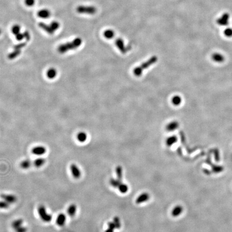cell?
I'll list each match as a JSON object with an SVG mask.
<instances>
[{"label":"cell","mask_w":232,"mask_h":232,"mask_svg":"<svg viewBox=\"0 0 232 232\" xmlns=\"http://www.w3.org/2000/svg\"><path fill=\"white\" fill-rule=\"evenodd\" d=\"M77 139L80 143H84L87 139V134L86 132H80L77 134Z\"/></svg>","instance_id":"cell-23"},{"label":"cell","mask_w":232,"mask_h":232,"mask_svg":"<svg viewBox=\"0 0 232 232\" xmlns=\"http://www.w3.org/2000/svg\"><path fill=\"white\" fill-rule=\"evenodd\" d=\"M23 220L22 219H18L14 220L11 223V227L14 230L23 226Z\"/></svg>","instance_id":"cell-22"},{"label":"cell","mask_w":232,"mask_h":232,"mask_svg":"<svg viewBox=\"0 0 232 232\" xmlns=\"http://www.w3.org/2000/svg\"><path fill=\"white\" fill-rule=\"evenodd\" d=\"M50 25L54 31H56L60 28V23L57 21H53L50 24Z\"/></svg>","instance_id":"cell-31"},{"label":"cell","mask_w":232,"mask_h":232,"mask_svg":"<svg viewBox=\"0 0 232 232\" xmlns=\"http://www.w3.org/2000/svg\"><path fill=\"white\" fill-rule=\"evenodd\" d=\"M179 123L178 121H174L169 123L166 126V130L169 132H173L179 128Z\"/></svg>","instance_id":"cell-13"},{"label":"cell","mask_w":232,"mask_h":232,"mask_svg":"<svg viewBox=\"0 0 232 232\" xmlns=\"http://www.w3.org/2000/svg\"><path fill=\"white\" fill-rule=\"evenodd\" d=\"M31 165V162L29 160H25L22 161L20 163V167L23 169H29Z\"/></svg>","instance_id":"cell-26"},{"label":"cell","mask_w":232,"mask_h":232,"mask_svg":"<svg viewBox=\"0 0 232 232\" xmlns=\"http://www.w3.org/2000/svg\"><path fill=\"white\" fill-rule=\"evenodd\" d=\"M104 37L107 39H112L115 36V33L113 30L107 29L103 33Z\"/></svg>","instance_id":"cell-20"},{"label":"cell","mask_w":232,"mask_h":232,"mask_svg":"<svg viewBox=\"0 0 232 232\" xmlns=\"http://www.w3.org/2000/svg\"><path fill=\"white\" fill-rule=\"evenodd\" d=\"M115 45L122 53L125 54L126 53L127 47L125 46L124 40L121 38H118L116 39L115 40Z\"/></svg>","instance_id":"cell-6"},{"label":"cell","mask_w":232,"mask_h":232,"mask_svg":"<svg viewBox=\"0 0 232 232\" xmlns=\"http://www.w3.org/2000/svg\"><path fill=\"white\" fill-rule=\"evenodd\" d=\"M10 204L8 203L5 200L0 201V209H7L9 207Z\"/></svg>","instance_id":"cell-30"},{"label":"cell","mask_w":232,"mask_h":232,"mask_svg":"<svg viewBox=\"0 0 232 232\" xmlns=\"http://www.w3.org/2000/svg\"><path fill=\"white\" fill-rule=\"evenodd\" d=\"M229 15L228 13H225L222 15L220 18H218L217 22L219 25L225 26L229 24Z\"/></svg>","instance_id":"cell-10"},{"label":"cell","mask_w":232,"mask_h":232,"mask_svg":"<svg viewBox=\"0 0 232 232\" xmlns=\"http://www.w3.org/2000/svg\"><path fill=\"white\" fill-rule=\"evenodd\" d=\"M110 184L112 186H114V188H118V186L120 185V184L121 183V181H120V180L119 179H111L110 180Z\"/></svg>","instance_id":"cell-29"},{"label":"cell","mask_w":232,"mask_h":232,"mask_svg":"<svg viewBox=\"0 0 232 232\" xmlns=\"http://www.w3.org/2000/svg\"><path fill=\"white\" fill-rule=\"evenodd\" d=\"M116 171H117V174L118 176V178L119 179H121L122 178V169H121V167H117Z\"/></svg>","instance_id":"cell-36"},{"label":"cell","mask_w":232,"mask_h":232,"mask_svg":"<svg viewBox=\"0 0 232 232\" xmlns=\"http://www.w3.org/2000/svg\"><path fill=\"white\" fill-rule=\"evenodd\" d=\"M23 33H24V38H25V39L27 41L30 40V38H31V36H30V35L29 32H28V31H26L24 32Z\"/></svg>","instance_id":"cell-37"},{"label":"cell","mask_w":232,"mask_h":232,"mask_svg":"<svg viewBox=\"0 0 232 232\" xmlns=\"http://www.w3.org/2000/svg\"><path fill=\"white\" fill-rule=\"evenodd\" d=\"M157 57H153L150 59L146 62H144L143 64H141L139 67L135 68L133 71L134 74L136 76H139L142 75L143 72L146 68H148L151 65L155 64L157 61Z\"/></svg>","instance_id":"cell-2"},{"label":"cell","mask_w":232,"mask_h":232,"mask_svg":"<svg viewBox=\"0 0 232 232\" xmlns=\"http://www.w3.org/2000/svg\"><path fill=\"white\" fill-rule=\"evenodd\" d=\"M16 39L18 40V41H21V40L23 39L24 38V33H19L17 35H16Z\"/></svg>","instance_id":"cell-35"},{"label":"cell","mask_w":232,"mask_h":232,"mask_svg":"<svg viewBox=\"0 0 232 232\" xmlns=\"http://www.w3.org/2000/svg\"><path fill=\"white\" fill-rule=\"evenodd\" d=\"M66 222V216L64 213H60L57 215L56 219V224L60 227H62L65 225Z\"/></svg>","instance_id":"cell-14"},{"label":"cell","mask_w":232,"mask_h":232,"mask_svg":"<svg viewBox=\"0 0 232 232\" xmlns=\"http://www.w3.org/2000/svg\"><path fill=\"white\" fill-rule=\"evenodd\" d=\"M96 8L93 6H79L76 8V11L81 14L93 15L96 13Z\"/></svg>","instance_id":"cell-3"},{"label":"cell","mask_w":232,"mask_h":232,"mask_svg":"<svg viewBox=\"0 0 232 232\" xmlns=\"http://www.w3.org/2000/svg\"><path fill=\"white\" fill-rule=\"evenodd\" d=\"M183 212V208L181 205L176 206L172 211V215L174 217H178Z\"/></svg>","instance_id":"cell-17"},{"label":"cell","mask_w":232,"mask_h":232,"mask_svg":"<svg viewBox=\"0 0 232 232\" xmlns=\"http://www.w3.org/2000/svg\"><path fill=\"white\" fill-rule=\"evenodd\" d=\"M82 44V40L81 38H76L71 42L61 44L57 48L58 52L61 54L67 53L68 51L74 50L79 48Z\"/></svg>","instance_id":"cell-1"},{"label":"cell","mask_w":232,"mask_h":232,"mask_svg":"<svg viewBox=\"0 0 232 232\" xmlns=\"http://www.w3.org/2000/svg\"><path fill=\"white\" fill-rule=\"evenodd\" d=\"M47 76L48 79H54L57 75V71L54 68H51L47 71Z\"/></svg>","instance_id":"cell-21"},{"label":"cell","mask_w":232,"mask_h":232,"mask_svg":"<svg viewBox=\"0 0 232 232\" xmlns=\"http://www.w3.org/2000/svg\"><path fill=\"white\" fill-rule=\"evenodd\" d=\"M15 231L16 232H26L28 231V229L25 226H21L20 227L15 229Z\"/></svg>","instance_id":"cell-34"},{"label":"cell","mask_w":232,"mask_h":232,"mask_svg":"<svg viewBox=\"0 0 232 232\" xmlns=\"http://www.w3.org/2000/svg\"><path fill=\"white\" fill-rule=\"evenodd\" d=\"M26 45V43H20L19 44H17L15 45L14 47V51L11 52L10 53L8 54V58L10 60L14 59L15 58L19 56V55L21 53V48H23L24 47H25Z\"/></svg>","instance_id":"cell-5"},{"label":"cell","mask_w":232,"mask_h":232,"mask_svg":"<svg viewBox=\"0 0 232 232\" xmlns=\"http://www.w3.org/2000/svg\"><path fill=\"white\" fill-rule=\"evenodd\" d=\"M150 195L148 193H141L136 199V203L137 204L144 203L150 199Z\"/></svg>","instance_id":"cell-9"},{"label":"cell","mask_w":232,"mask_h":232,"mask_svg":"<svg viewBox=\"0 0 232 232\" xmlns=\"http://www.w3.org/2000/svg\"><path fill=\"white\" fill-rule=\"evenodd\" d=\"M182 97L179 95H176L172 98V103L175 106H179L182 103Z\"/></svg>","instance_id":"cell-24"},{"label":"cell","mask_w":232,"mask_h":232,"mask_svg":"<svg viewBox=\"0 0 232 232\" xmlns=\"http://www.w3.org/2000/svg\"><path fill=\"white\" fill-rule=\"evenodd\" d=\"M71 175L75 179H79L81 177V172L79 167L75 164H71L70 166Z\"/></svg>","instance_id":"cell-7"},{"label":"cell","mask_w":232,"mask_h":232,"mask_svg":"<svg viewBox=\"0 0 232 232\" xmlns=\"http://www.w3.org/2000/svg\"><path fill=\"white\" fill-rule=\"evenodd\" d=\"M46 152V149L45 147L42 146H37L33 148L32 150V154L34 155H38V156H41L43 155Z\"/></svg>","instance_id":"cell-11"},{"label":"cell","mask_w":232,"mask_h":232,"mask_svg":"<svg viewBox=\"0 0 232 232\" xmlns=\"http://www.w3.org/2000/svg\"><path fill=\"white\" fill-rule=\"evenodd\" d=\"M1 32H2V31H1V30L0 29V35L1 34Z\"/></svg>","instance_id":"cell-39"},{"label":"cell","mask_w":232,"mask_h":232,"mask_svg":"<svg viewBox=\"0 0 232 232\" xmlns=\"http://www.w3.org/2000/svg\"><path fill=\"white\" fill-rule=\"evenodd\" d=\"M20 30H21V26L17 24L12 26L11 28V32L15 36L19 33H20Z\"/></svg>","instance_id":"cell-28"},{"label":"cell","mask_w":232,"mask_h":232,"mask_svg":"<svg viewBox=\"0 0 232 232\" xmlns=\"http://www.w3.org/2000/svg\"><path fill=\"white\" fill-rule=\"evenodd\" d=\"M177 141V138L175 136H170L166 140V144L168 147H171Z\"/></svg>","instance_id":"cell-18"},{"label":"cell","mask_w":232,"mask_h":232,"mask_svg":"<svg viewBox=\"0 0 232 232\" xmlns=\"http://www.w3.org/2000/svg\"><path fill=\"white\" fill-rule=\"evenodd\" d=\"M1 197L3 200H5L6 202H7L10 204L16 203L17 200L16 196H15L14 195H11V194L3 193L1 195Z\"/></svg>","instance_id":"cell-8"},{"label":"cell","mask_w":232,"mask_h":232,"mask_svg":"<svg viewBox=\"0 0 232 232\" xmlns=\"http://www.w3.org/2000/svg\"><path fill=\"white\" fill-rule=\"evenodd\" d=\"M212 59L214 62L217 63H222L225 60L224 56L219 53H214L212 55Z\"/></svg>","instance_id":"cell-16"},{"label":"cell","mask_w":232,"mask_h":232,"mask_svg":"<svg viewBox=\"0 0 232 232\" xmlns=\"http://www.w3.org/2000/svg\"><path fill=\"white\" fill-rule=\"evenodd\" d=\"M46 162V160L44 158H38L35 161L33 162L34 166L37 168H39L42 166H43L44 164H45Z\"/></svg>","instance_id":"cell-25"},{"label":"cell","mask_w":232,"mask_h":232,"mask_svg":"<svg viewBox=\"0 0 232 232\" xmlns=\"http://www.w3.org/2000/svg\"><path fill=\"white\" fill-rule=\"evenodd\" d=\"M118 190L121 193H126L129 191V186L126 184L121 183L120 185L118 186Z\"/></svg>","instance_id":"cell-27"},{"label":"cell","mask_w":232,"mask_h":232,"mask_svg":"<svg viewBox=\"0 0 232 232\" xmlns=\"http://www.w3.org/2000/svg\"><path fill=\"white\" fill-rule=\"evenodd\" d=\"M25 5L28 7H32L35 3V0H25Z\"/></svg>","instance_id":"cell-33"},{"label":"cell","mask_w":232,"mask_h":232,"mask_svg":"<svg viewBox=\"0 0 232 232\" xmlns=\"http://www.w3.org/2000/svg\"><path fill=\"white\" fill-rule=\"evenodd\" d=\"M38 26L40 29H42L44 31L47 32V33H48L50 35H53L55 32L53 29L52 28L50 24L47 25L43 22H40L38 24Z\"/></svg>","instance_id":"cell-12"},{"label":"cell","mask_w":232,"mask_h":232,"mask_svg":"<svg viewBox=\"0 0 232 232\" xmlns=\"http://www.w3.org/2000/svg\"><path fill=\"white\" fill-rule=\"evenodd\" d=\"M114 229L109 227V229H107V230L105 231V232H114Z\"/></svg>","instance_id":"cell-38"},{"label":"cell","mask_w":232,"mask_h":232,"mask_svg":"<svg viewBox=\"0 0 232 232\" xmlns=\"http://www.w3.org/2000/svg\"><path fill=\"white\" fill-rule=\"evenodd\" d=\"M37 15L40 18L43 19L48 18L51 16L50 11L46 9H43L37 12Z\"/></svg>","instance_id":"cell-15"},{"label":"cell","mask_w":232,"mask_h":232,"mask_svg":"<svg viewBox=\"0 0 232 232\" xmlns=\"http://www.w3.org/2000/svg\"><path fill=\"white\" fill-rule=\"evenodd\" d=\"M224 35L225 36L227 37H232V28H227L224 31Z\"/></svg>","instance_id":"cell-32"},{"label":"cell","mask_w":232,"mask_h":232,"mask_svg":"<svg viewBox=\"0 0 232 232\" xmlns=\"http://www.w3.org/2000/svg\"><path fill=\"white\" fill-rule=\"evenodd\" d=\"M38 213L42 220L45 222H49L52 219V216L47 212L46 208L43 205H40L38 208Z\"/></svg>","instance_id":"cell-4"},{"label":"cell","mask_w":232,"mask_h":232,"mask_svg":"<svg viewBox=\"0 0 232 232\" xmlns=\"http://www.w3.org/2000/svg\"><path fill=\"white\" fill-rule=\"evenodd\" d=\"M76 210H77L76 205L74 204H72L68 206L67 212L68 215H69L71 217H73L76 214Z\"/></svg>","instance_id":"cell-19"}]
</instances>
